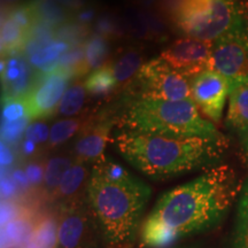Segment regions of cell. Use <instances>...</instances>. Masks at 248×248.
<instances>
[{
	"mask_svg": "<svg viewBox=\"0 0 248 248\" xmlns=\"http://www.w3.org/2000/svg\"><path fill=\"white\" fill-rule=\"evenodd\" d=\"M85 89L90 94L92 95H107L119 89L113 73H111L109 64H105L99 69L93 70L90 75L86 77L84 82Z\"/></svg>",
	"mask_w": 248,
	"mask_h": 248,
	"instance_id": "cell-21",
	"label": "cell"
},
{
	"mask_svg": "<svg viewBox=\"0 0 248 248\" xmlns=\"http://www.w3.org/2000/svg\"><path fill=\"white\" fill-rule=\"evenodd\" d=\"M21 248H32L31 246H24V247H21Z\"/></svg>",
	"mask_w": 248,
	"mask_h": 248,
	"instance_id": "cell-30",
	"label": "cell"
},
{
	"mask_svg": "<svg viewBox=\"0 0 248 248\" xmlns=\"http://www.w3.org/2000/svg\"><path fill=\"white\" fill-rule=\"evenodd\" d=\"M226 123L240 135L248 130V79L230 85Z\"/></svg>",
	"mask_w": 248,
	"mask_h": 248,
	"instance_id": "cell-15",
	"label": "cell"
},
{
	"mask_svg": "<svg viewBox=\"0 0 248 248\" xmlns=\"http://www.w3.org/2000/svg\"><path fill=\"white\" fill-rule=\"evenodd\" d=\"M98 223L89 203L74 199L61 204L58 215L57 248H95Z\"/></svg>",
	"mask_w": 248,
	"mask_h": 248,
	"instance_id": "cell-7",
	"label": "cell"
},
{
	"mask_svg": "<svg viewBox=\"0 0 248 248\" xmlns=\"http://www.w3.org/2000/svg\"><path fill=\"white\" fill-rule=\"evenodd\" d=\"M213 45L212 42L182 37L164 48L160 58L179 73L194 78L203 71L210 70Z\"/></svg>",
	"mask_w": 248,
	"mask_h": 248,
	"instance_id": "cell-10",
	"label": "cell"
},
{
	"mask_svg": "<svg viewBox=\"0 0 248 248\" xmlns=\"http://www.w3.org/2000/svg\"><path fill=\"white\" fill-rule=\"evenodd\" d=\"M108 64H109L114 78L120 88L137 75L144 63H142L140 52L136 51V49H130L121 55L120 58H117L115 61L109 62Z\"/></svg>",
	"mask_w": 248,
	"mask_h": 248,
	"instance_id": "cell-17",
	"label": "cell"
},
{
	"mask_svg": "<svg viewBox=\"0 0 248 248\" xmlns=\"http://www.w3.org/2000/svg\"><path fill=\"white\" fill-rule=\"evenodd\" d=\"M69 83V73L55 68L43 74L23 98V106L28 120L38 121L54 115Z\"/></svg>",
	"mask_w": 248,
	"mask_h": 248,
	"instance_id": "cell-9",
	"label": "cell"
},
{
	"mask_svg": "<svg viewBox=\"0 0 248 248\" xmlns=\"http://www.w3.org/2000/svg\"><path fill=\"white\" fill-rule=\"evenodd\" d=\"M113 126L114 119L109 116L91 117L86 121L74 144V159L92 166L101 160Z\"/></svg>",
	"mask_w": 248,
	"mask_h": 248,
	"instance_id": "cell-12",
	"label": "cell"
},
{
	"mask_svg": "<svg viewBox=\"0 0 248 248\" xmlns=\"http://www.w3.org/2000/svg\"><path fill=\"white\" fill-rule=\"evenodd\" d=\"M117 151L136 169L153 179H167L215 166L228 147L221 137H172L122 129Z\"/></svg>",
	"mask_w": 248,
	"mask_h": 248,
	"instance_id": "cell-3",
	"label": "cell"
},
{
	"mask_svg": "<svg viewBox=\"0 0 248 248\" xmlns=\"http://www.w3.org/2000/svg\"><path fill=\"white\" fill-rule=\"evenodd\" d=\"M29 243L32 248H57L58 217L47 215L39 219L33 226Z\"/></svg>",
	"mask_w": 248,
	"mask_h": 248,
	"instance_id": "cell-18",
	"label": "cell"
},
{
	"mask_svg": "<svg viewBox=\"0 0 248 248\" xmlns=\"http://www.w3.org/2000/svg\"><path fill=\"white\" fill-rule=\"evenodd\" d=\"M245 7L243 6H240V12H241V16H243V20H244V23L248 26V4H245L244 5Z\"/></svg>",
	"mask_w": 248,
	"mask_h": 248,
	"instance_id": "cell-29",
	"label": "cell"
},
{
	"mask_svg": "<svg viewBox=\"0 0 248 248\" xmlns=\"http://www.w3.org/2000/svg\"><path fill=\"white\" fill-rule=\"evenodd\" d=\"M109 55V43L105 37L94 35L85 44L84 51V67L83 73L99 69L106 64Z\"/></svg>",
	"mask_w": 248,
	"mask_h": 248,
	"instance_id": "cell-20",
	"label": "cell"
},
{
	"mask_svg": "<svg viewBox=\"0 0 248 248\" xmlns=\"http://www.w3.org/2000/svg\"><path fill=\"white\" fill-rule=\"evenodd\" d=\"M75 159L68 156H53L45 164L44 173H43V184L45 192L49 197L53 198L57 192L61 179L63 178L67 170L73 166Z\"/></svg>",
	"mask_w": 248,
	"mask_h": 248,
	"instance_id": "cell-19",
	"label": "cell"
},
{
	"mask_svg": "<svg viewBox=\"0 0 248 248\" xmlns=\"http://www.w3.org/2000/svg\"><path fill=\"white\" fill-rule=\"evenodd\" d=\"M86 120L84 117H68L55 122L49 129L48 146L51 148L60 146L69 140L85 125Z\"/></svg>",
	"mask_w": 248,
	"mask_h": 248,
	"instance_id": "cell-22",
	"label": "cell"
},
{
	"mask_svg": "<svg viewBox=\"0 0 248 248\" xmlns=\"http://www.w3.org/2000/svg\"><path fill=\"white\" fill-rule=\"evenodd\" d=\"M241 144H243V148L245 152V155H246L247 160H248V130L245 131L244 133H241Z\"/></svg>",
	"mask_w": 248,
	"mask_h": 248,
	"instance_id": "cell-28",
	"label": "cell"
},
{
	"mask_svg": "<svg viewBox=\"0 0 248 248\" xmlns=\"http://www.w3.org/2000/svg\"><path fill=\"white\" fill-rule=\"evenodd\" d=\"M182 248H194V247H182Z\"/></svg>",
	"mask_w": 248,
	"mask_h": 248,
	"instance_id": "cell-32",
	"label": "cell"
},
{
	"mask_svg": "<svg viewBox=\"0 0 248 248\" xmlns=\"http://www.w3.org/2000/svg\"><path fill=\"white\" fill-rule=\"evenodd\" d=\"M33 226L27 218H15L2 226V248H13L22 245L27 240L30 241Z\"/></svg>",
	"mask_w": 248,
	"mask_h": 248,
	"instance_id": "cell-23",
	"label": "cell"
},
{
	"mask_svg": "<svg viewBox=\"0 0 248 248\" xmlns=\"http://www.w3.org/2000/svg\"><path fill=\"white\" fill-rule=\"evenodd\" d=\"M138 99L181 101L191 98L192 79L160 57L145 62L135 76Z\"/></svg>",
	"mask_w": 248,
	"mask_h": 248,
	"instance_id": "cell-6",
	"label": "cell"
},
{
	"mask_svg": "<svg viewBox=\"0 0 248 248\" xmlns=\"http://www.w3.org/2000/svg\"><path fill=\"white\" fill-rule=\"evenodd\" d=\"M5 1H14V0H5Z\"/></svg>",
	"mask_w": 248,
	"mask_h": 248,
	"instance_id": "cell-31",
	"label": "cell"
},
{
	"mask_svg": "<svg viewBox=\"0 0 248 248\" xmlns=\"http://www.w3.org/2000/svg\"><path fill=\"white\" fill-rule=\"evenodd\" d=\"M210 70L221 74L231 84L248 79V26L214 42Z\"/></svg>",
	"mask_w": 248,
	"mask_h": 248,
	"instance_id": "cell-8",
	"label": "cell"
},
{
	"mask_svg": "<svg viewBox=\"0 0 248 248\" xmlns=\"http://www.w3.org/2000/svg\"><path fill=\"white\" fill-rule=\"evenodd\" d=\"M48 136H49V132H47V128H46L45 124L37 123L29 126L26 131V138H27L26 151L28 153H30L35 145L40 144V142H44L46 140V138L48 139Z\"/></svg>",
	"mask_w": 248,
	"mask_h": 248,
	"instance_id": "cell-26",
	"label": "cell"
},
{
	"mask_svg": "<svg viewBox=\"0 0 248 248\" xmlns=\"http://www.w3.org/2000/svg\"><path fill=\"white\" fill-rule=\"evenodd\" d=\"M90 175L91 171L89 170V164L75 160L73 166L67 170L63 178L61 179L60 185L53 195V199L61 200L63 202L77 199V193L83 190V187L86 188L88 186Z\"/></svg>",
	"mask_w": 248,
	"mask_h": 248,
	"instance_id": "cell-16",
	"label": "cell"
},
{
	"mask_svg": "<svg viewBox=\"0 0 248 248\" xmlns=\"http://www.w3.org/2000/svg\"><path fill=\"white\" fill-rule=\"evenodd\" d=\"M248 238V179L240 190L239 202L237 212V226H235V240Z\"/></svg>",
	"mask_w": 248,
	"mask_h": 248,
	"instance_id": "cell-25",
	"label": "cell"
},
{
	"mask_svg": "<svg viewBox=\"0 0 248 248\" xmlns=\"http://www.w3.org/2000/svg\"><path fill=\"white\" fill-rule=\"evenodd\" d=\"M86 193L99 231L109 248L131 245L151 199L150 185L104 156L92 166Z\"/></svg>",
	"mask_w": 248,
	"mask_h": 248,
	"instance_id": "cell-2",
	"label": "cell"
},
{
	"mask_svg": "<svg viewBox=\"0 0 248 248\" xmlns=\"http://www.w3.org/2000/svg\"><path fill=\"white\" fill-rule=\"evenodd\" d=\"M240 190L231 167H210L160 197L141 224V245L167 248L183 238L209 230L224 218Z\"/></svg>",
	"mask_w": 248,
	"mask_h": 248,
	"instance_id": "cell-1",
	"label": "cell"
},
{
	"mask_svg": "<svg viewBox=\"0 0 248 248\" xmlns=\"http://www.w3.org/2000/svg\"><path fill=\"white\" fill-rule=\"evenodd\" d=\"M1 67L2 88L5 92L4 101H22L33 84L28 63L15 54L11 55L7 61H2Z\"/></svg>",
	"mask_w": 248,
	"mask_h": 248,
	"instance_id": "cell-14",
	"label": "cell"
},
{
	"mask_svg": "<svg viewBox=\"0 0 248 248\" xmlns=\"http://www.w3.org/2000/svg\"><path fill=\"white\" fill-rule=\"evenodd\" d=\"M64 46L62 44H54V45H48L47 47L38 52L31 58V61L36 64H42V63H47L54 60L58 57L59 53H61L63 51Z\"/></svg>",
	"mask_w": 248,
	"mask_h": 248,
	"instance_id": "cell-27",
	"label": "cell"
},
{
	"mask_svg": "<svg viewBox=\"0 0 248 248\" xmlns=\"http://www.w3.org/2000/svg\"><path fill=\"white\" fill-rule=\"evenodd\" d=\"M229 94L230 82L216 71L206 70L192 79L191 99L210 122L221 121Z\"/></svg>",
	"mask_w": 248,
	"mask_h": 248,
	"instance_id": "cell-11",
	"label": "cell"
},
{
	"mask_svg": "<svg viewBox=\"0 0 248 248\" xmlns=\"http://www.w3.org/2000/svg\"><path fill=\"white\" fill-rule=\"evenodd\" d=\"M86 89L84 83H76L67 89L59 106L58 114L64 117L78 115L84 107L86 98Z\"/></svg>",
	"mask_w": 248,
	"mask_h": 248,
	"instance_id": "cell-24",
	"label": "cell"
},
{
	"mask_svg": "<svg viewBox=\"0 0 248 248\" xmlns=\"http://www.w3.org/2000/svg\"><path fill=\"white\" fill-rule=\"evenodd\" d=\"M230 1H233V2H234V1H235V0H230Z\"/></svg>",
	"mask_w": 248,
	"mask_h": 248,
	"instance_id": "cell-33",
	"label": "cell"
},
{
	"mask_svg": "<svg viewBox=\"0 0 248 248\" xmlns=\"http://www.w3.org/2000/svg\"><path fill=\"white\" fill-rule=\"evenodd\" d=\"M33 7L22 6L13 9L2 18L1 24V52L2 55L11 57L23 47L32 26Z\"/></svg>",
	"mask_w": 248,
	"mask_h": 248,
	"instance_id": "cell-13",
	"label": "cell"
},
{
	"mask_svg": "<svg viewBox=\"0 0 248 248\" xmlns=\"http://www.w3.org/2000/svg\"><path fill=\"white\" fill-rule=\"evenodd\" d=\"M121 128L172 137H221L209 120L201 116L192 99L181 101L136 98L120 117Z\"/></svg>",
	"mask_w": 248,
	"mask_h": 248,
	"instance_id": "cell-4",
	"label": "cell"
},
{
	"mask_svg": "<svg viewBox=\"0 0 248 248\" xmlns=\"http://www.w3.org/2000/svg\"><path fill=\"white\" fill-rule=\"evenodd\" d=\"M171 20L184 37L212 43L244 26L240 8L230 0H182Z\"/></svg>",
	"mask_w": 248,
	"mask_h": 248,
	"instance_id": "cell-5",
	"label": "cell"
}]
</instances>
